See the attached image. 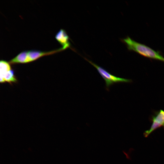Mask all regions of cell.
I'll return each instance as SVG.
<instances>
[{
  "label": "cell",
  "mask_w": 164,
  "mask_h": 164,
  "mask_svg": "<svg viewBox=\"0 0 164 164\" xmlns=\"http://www.w3.org/2000/svg\"><path fill=\"white\" fill-rule=\"evenodd\" d=\"M84 58L97 69L99 74L104 80L106 88L108 91H109L110 86L115 84L121 82L129 83L131 81L130 79L119 77L113 75L103 67L98 66L85 58Z\"/></svg>",
  "instance_id": "3957f363"
},
{
  "label": "cell",
  "mask_w": 164,
  "mask_h": 164,
  "mask_svg": "<svg viewBox=\"0 0 164 164\" xmlns=\"http://www.w3.org/2000/svg\"><path fill=\"white\" fill-rule=\"evenodd\" d=\"M11 69L9 62L4 60H1L0 62V78H3L4 75Z\"/></svg>",
  "instance_id": "52a82bcc"
},
{
  "label": "cell",
  "mask_w": 164,
  "mask_h": 164,
  "mask_svg": "<svg viewBox=\"0 0 164 164\" xmlns=\"http://www.w3.org/2000/svg\"><path fill=\"white\" fill-rule=\"evenodd\" d=\"M55 37L61 45V48L63 50L68 48H70L69 37L64 30L60 29L56 34Z\"/></svg>",
  "instance_id": "5b68a950"
},
{
  "label": "cell",
  "mask_w": 164,
  "mask_h": 164,
  "mask_svg": "<svg viewBox=\"0 0 164 164\" xmlns=\"http://www.w3.org/2000/svg\"><path fill=\"white\" fill-rule=\"evenodd\" d=\"M63 50L61 48L48 52L37 50L25 51L22 52L9 62L10 64L25 63L35 61L45 56L53 54Z\"/></svg>",
  "instance_id": "7a4b0ae2"
},
{
  "label": "cell",
  "mask_w": 164,
  "mask_h": 164,
  "mask_svg": "<svg viewBox=\"0 0 164 164\" xmlns=\"http://www.w3.org/2000/svg\"><path fill=\"white\" fill-rule=\"evenodd\" d=\"M129 51L136 52L144 57L164 62V57L159 51H156L145 44L138 42L128 36L122 39Z\"/></svg>",
  "instance_id": "6da1fadb"
},
{
  "label": "cell",
  "mask_w": 164,
  "mask_h": 164,
  "mask_svg": "<svg viewBox=\"0 0 164 164\" xmlns=\"http://www.w3.org/2000/svg\"><path fill=\"white\" fill-rule=\"evenodd\" d=\"M152 125L150 128L145 132L144 135L147 137L152 132L158 128L163 127L164 128V111L161 110L152 117Z\"/></svg>",
  "instance_id": "277c9868"
},
{
  "label": "cell",
  "mask_w": 164,
  "mask_h": 164,
  "mask_svg": "<svg viewBox=\"0 0 164 164\" xmlns=\"http://www.w3.org/2000/svg\"><path fill=\"white\" fill-rule=\"evenodd\" d=\"M17 80L14 74V70L11 69L7 72L2 79H0L1 83H3L7 82L10 84L16 83Z\"/></svg>",
  "instance_id": "8992f818"
}]
</instances>
